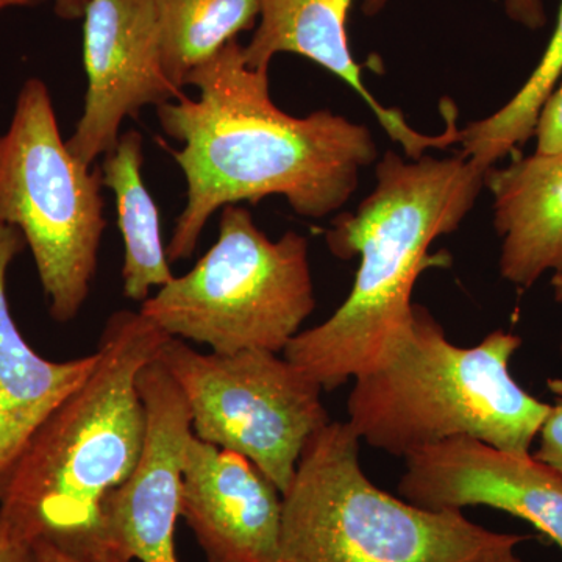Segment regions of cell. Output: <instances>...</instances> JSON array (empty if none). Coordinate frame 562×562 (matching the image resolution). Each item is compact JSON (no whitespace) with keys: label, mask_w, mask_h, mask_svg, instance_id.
<instances>
[{"label":"cell","mask_w":562,"mask_h":562,"mask_svg":"<svg viewBox=\"0 0 562 562\" xmlns=\"http://www.w3.org/2000/svg\"><path fill=\"white\" fill-rule=\"evenodd\" d=\"M46 0H0V11L13 9V7H36Z\"/></svg>","instance_id":"26"},{"label":"cell","mask_w":562,"mask_h":562,"mask_svg":"<svg viewBox=\"0 0 562 562\" xmlns=\"http://www.w3.org/2000/svg\"><path fill=\"white\" fill-rule=\"evenodd\" d=\"M161 63L173 87H184L192 69L210 60L260 16L258 0H155Z\"/></svg>","instance_id":"17"},{"label":"cell","mask_w":562,"mask_h":562,"mask_svg":"<svg viewBox=\"0 0 562 562\" xmlns=\"http://www.w3.org/2000/svg\"><path fill=\"white\" fill-rule=\"evenodd\" d=\"M25 247L18 228L0 224V497L33 436L98 362L95 351L47 360L25 341L7 297V273Z\"/></svg>","instance_id":"14"},{"label":"cell","mask_w":562,"mask_h":562,"mask_svg":"<svg viewBox=\"0 0 562 562\" xmlns=\"http://www.w3.org/2000/svg\"><path fill=\"white\" fill-rule=\"evenodd\" d=\"M83 20L87 94L66 144L92 166L116 146L127 117L138 116L144 106L176 101L183 92L162 69L155 0H91Z\"/></svg>","instance_id":"9"},{"label":"cell","mask_w":562,"mask_h":562,"mask_svg":"<svg viewBox=\"0 0 562 562\" xmlns=\"http://www.w3.org/2000/svg\"><path fill=\"white\" fill-rule=\"evenodd\" d=\"M520 346L519 335L503 330L479 346H454L430 312L414 303L405 327L355 376L349 425L361 441L394 457L461 436L531 453L550 403L514 380L509 362Z\"/></svg>","instance_id":"4"},{"label":"cell","mask_w":562,"mask_h":562,"mask_svg":"<svg viewBox=\"0 0 562 562\" xmlns=\"http://www.w3.org/2000/svg\"><path fill=\"white\" fill-rule=\"evenodd\" d=\"M181 94L157 106L160 127L179 140L171 150L187 180V203L166 246L169 261L190 260L216 211L269 195L303 217L339 211L357 191L362 169L379 161L366 125L330 110L291 116L269 91V69H251L232 41L184 80Z\"/></svg>","instance_id":"1"},{"label":"cell","mask_w":562,"mask_h":562,"mask_svg":"<svg viewBox=\"0 0 562 562\" xmlns=\"http://www.w3.org/2000/svg\"><path fill=\"white\" fill-rule=\"evenodd\" d=\"M32 547L36 562H132L110 547L83 554L66 553L43 541L35 542Z\"/></svg>","instance_id":"22"},{"label":"cell","mask_w":562,"mask_h":562,"mask_svg":"<svg viewBox=\"0 0 562 562\" xmlns=\"http://www.w3.org/2000/svg\"><path fill=\"white\" fill-rule=\"evenodd\" d=\"M387 0H364V11L376 14L386 5ZM506 13L517 24L538 31L547 24L546 9L542 0H505Z\"/></svg>","instance_id":"21"},{"label":"cell","mask_w":562,"mask_h":562,"mask_svg":"<svg viewBox=\"0 0 562 562\" xmlns=\"http://www.w3.org/2000/svg\"><path fill=\"white\" fill-rule=\"evenodd\" d=\"M360 442L349 422H330L306 443L283 494L281 562H475L513 538L380 490Z\"/></svg>","instance_id":"5"},{"label":"cell","mask_w":562,"mask_h":562,"mask_svg":"<svg viewBox=\"0 0 562 562\" xmlns=\"http://www.w3.org/2000/svg\"><path fill=\"white\" fill-rule=\"evenodd\" d=\"M316 310L308 239L272 241L249 210H221L220 235L194 268L140 303L139 313L171 338L214 353H283Z\"/></svg>","instance_id":"6"},{"label":"cell","mask_w":562,"mask_h":562,"mask_svg":"<svg viewBox=\"0 0 562 562\" xmlns=\"http://www.w3.org/2000/svg\"><path fill=\"white\" fill-rule=\"evenodd\" d=\"M484 187L494 198L502 279L530 290L543 273L561 271L562 150L535 151L491 168Z\"/></svg>","instance_id":"15"},{"label":"cell","mask_w":562,"mask_h":562,"mask_svg":"<svg viewBox=\"0 0 562 562\" xmlns=\"http://www.w3.org/2000/svg\"><path fill=\"white\" fill-rule=\"evenodd\" d=\"M403 501L430 512L487 506L532 525L562 552V475L479 439H447L405 457Z\"/></svg>","instance_id":"11"},{"label":"cell","mask_w":562,"mask_h":562,"mask_svg":"<svg viewBox=\"0 0 562 562\" xmlns=\"http://www.w3.org/2000/svg\"><path fill=\"white\" fill-rule=\"evenodd\" d=\"M180 514L209 562H281L283 495L243 454L192 435Z\"/></svg>","instance_id":"12"},{"label":"cell","mask_w":562,"mask_h":562,"mask_svg":"<svg viewBox=\"0 0 562 562\" xmlns=\"http://www.w3.org/2000/svg\"><path fill=\"white\" fill-rule=\"evenodd\" d=\"M351 3L353 0H258L260 22L250 43L244 46L247 65L251 69H269L279 54L301 55L316 63L358 92L383 131L401 144L406 158L412 160H419L428 149H447L458 144V110L452 101L442 103L443 132L425 135L406 122L402 111L386 109L366 88L347 35Z\"/></svg>","instance_id":"13"},{"label":"cell","mask_w":562,"mask_h":562,"mask_svg":"<svg viewBox=\"0 0 562 562\" xmlns=\"http://www.w3.org/2000/svg\"><path fill=\"white\" fill-rule=\"evenodd\" d=\"M143 135L121 133L113 149L103 155V187L113 191L117 227L124 241L122 291L132 302L143 303L154 288L173 279L171 261L162 244L160 210L144 184Z\"/></svg>","instance_id":"16"},{"label":"cell","mask_w":562,"mask_h":562,"mask_svg":"<svg viewBox=\"0 0 562 562\" xmlns=\"http://www.w3.org/2000/svg\"><path fill=\"white\" fill-rule=\"evenodd\" d=\"M0 562H36L32 543L0 528Z\"/></svg>","instance_id":"23"},{"label":"cell","mask_w":562,"mask_h":562,"mask_svg":"<svg viewBox=\"0 0 562 562\" xmlns=\"http://www.w3.org/2000/svg\"><path fill=\"white\" fill-rule=\"evenodd\" d=\"M158 360L190 406L192 435L243 454L283 495L306 443L331 422L321 384L268 350L202 353L169 338Z\"/></svg>","instance_id":"8"},{"label":"cell","mask_w":562,"mask_h":562,"mask_svg":"<svg viewBox=\"0 0 562 562\" xmlns=\"http://www.w3.org/2000/svg\"><path fill=\"white\" fill-rule=\"evenodd\" d=\"M101 169L61 138L49 88L22 85L0 135V224L18 228L35 260L55 321L76 319L90 297L105 232Z\"/></svg>","instance_id":"7"},{"label":"cell","mask_w":562,"mask_h":562,"mask_svg":"<svg viewBox=\"0 0 562 562\" xmlns=\"http://www.w3.org/2000/svg\"><path fill=\"white\" fill-rule=\"evenodd\" d=\"M528 536L513 535L509 541L501 543V546L492 547L484 552L475 562H525L522 558L517 557L516 547L527 541Z\"/></svg>","instance_id":"24"},{"label":"cell","mask_w":562,"mask_h":562,"mask_svg":"<svg viewBox=\"0 0 562 562\" xmlns=\"http://www.w3.org/2000/svg\"><path fill=\"white\" fill-rule=\"evenodd\" d=\"M484 176L462 154L405 160L387 150L376 161L371 194L325 233L335 257H360L349 297L327 321L299 333L283 357L324 391L338 390L371 368L412 317L420 273L449 262L428 250L471 213Z\"/></svg>","instance_id":"2"},{"label":"cell","mask_w":562,"mask_h":562,"mask_svg":"<svg viewBox=\"0 0 562 562\" xmlns=\"http://www.w3.org/2000/svg\"><path fill=\"white\" fill-rule=\"evenodd\" d=\"M91 0H55V14L65 21L81 20Z\"/></svg>","instance_id":"25"},{"label":"cell","mask_w":562,"mask_h":562,"mask_svg":"<svg viewBox=\"0 0 562 562\" xmlns=\"http://www.w3.org/2000/svg\"><path fill=\"white\" fill-rule=\"evenodd\" d=\"M171 336L139 312L113 313L98 362L33 436L0 497V528L83 554L106 549L103 503L128 479L146 439L138 373Z\"/></svg>","instance_id":"3"},{"label":"cell","mask_w":562,"mask_h":562,"mask_svg":"<svg viewBox=\"0 0 562 562\" xmlns=\"http://www.w3.org/2000/svg\"><path fill=\"white\" fill-rule=\"evenodd\" d=\"M536 151L554 154L562 150V83L546 102L536 124Z\"/></svg>","instance_id":"20"},{"label":"cell","mask_w":562,"mask_h":562,"mask_svg":"<svg viewBox=\"0 0 562 562\" xmlns=\"http://www.w3.org/2000/svg\"><path fill=\"white\" fill-rule=\"evenodd\" d=\"M547 386L552 392L553 403L536 438L538 450L532 457L562 475V379H549Z\"/></svg>","instance_id":"19"},{"label":"cell","mask_w":562,"mask_h":562,"mask_svg":"<svg viewBox=\"0 0 562 562\" xmlns=\"http://www.w3.org/2000/svg\"><path fill=\"white\" fill-rule=\"evenodd\" d=\"M562 76V0L552 38L541 60L512 101L482 121L460 128L462 155L476 168L487 172L495 162L516 154L522 144L535 136L539 114L558 88Z\"/></svg>","instance_id":"18"},{"label":"cell","mask_w":562,"mask_h":562,"mask_svg":"<svg viewBox=\"0 0 562 562\" xmlns=\"http://www.w3.org/2000/svg\"><path fill=\"white\" fill-rule=\"evenodd\" d=\"M552 290L554 301L562 303V269L561 271L553 272L552 277ZM561 351H562V335H561Z\"/></svg>","instance_id":"27"},{"label":"cell","mask_w":562,"mask_h":562,"mask_svg":"<svg viewBox=\"0 0 562 562\" xmlns=\"http://www.w3.org/2000/svg\"><path fill=\"white\" fill-rule=\"evenodd\" d=\"M136 383L146 408V439L128 479L103 503V538L131 561L180 562L176 528L192 436L190 406L158 357L140 369Z\"/></svg>","instance_id":"10"}]
</instances>
